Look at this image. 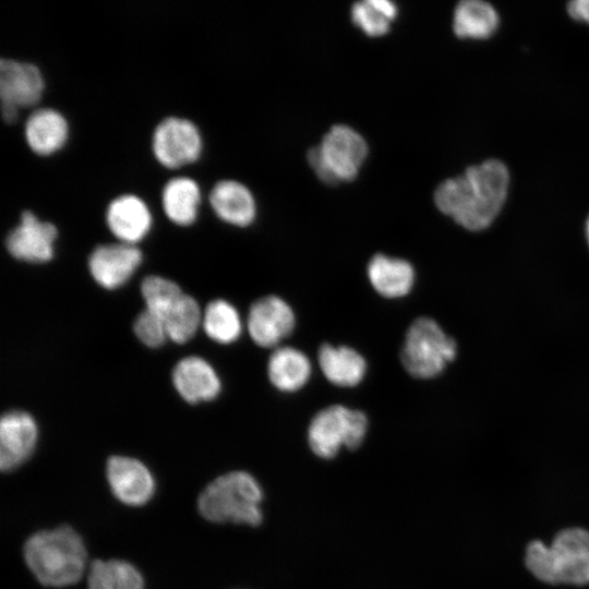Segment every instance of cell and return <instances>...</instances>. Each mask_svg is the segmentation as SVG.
I'll list each match as a JSON object with an SVG mask.
<instances>
[{
  "instance_id": "cell-28",
  "label": "cell",
  "mask_w": 589,
  "mask_h": 589,
  "mask_svg": "<svg viewBox=\"0 0 589 589\" xmlns=\"http://www.w3.org/2000/svg\"><path fill=\"white\" fill-rule=\"evenodd\" d=\"M141 293L145 302V309L164 318L184 292L175 281L151 275L143 279Z\"/></svg>"
},
{
  "instance_id": "cell-26",
  "label": "cell",
  "mask_w": 589,
  "mask_h": 589,
  "mask_svg": "<svg viewBox=\"0 0 589 589\" xmlns=\"http://www.w3.org/2000/svg\"><path fill=\"white\" fill-rule=\"evenodd\" d=\"M202 315L197 301L183 293L163 318L168 339L176 344L189 341L202 325Z\"/></svg>"
},
{
  "instance_id": "cell-12",
  "label": "cell",
  "mask_w": 589,
  "mask_h": 589,
  "mask_svg": "<svg viewBox=\"0 0 589 589\" xmlns=\"http://www.w3.org/2000/svg\"><path fill=\"white\" fill-rule=\"evenodd\" d=\"M142 262V252L135 244L116 242L99 244L88 256L93 279L105 289L123 286Z\"/></svg>"
},
{
  "instance_id": "cell-22",
  "label": "cell",
  "mask_w": 589,
  "mask_h": 589,
  "mask_svg": "<svg viewBox=\"0 0 589 589\" xmlns=\"http://www.w3.org/2000/svg\"><path fill=\"white\" fill-rule=\"evenodd\" d=\"M200 196V188L195 180L178 176L165 183L161 191V203L171 221L180 226H188L196 218Z\"/></svg>"
},
{
  "instance_id": "cell-9",
  "label": "cell",
  "mask_w": 589,
  "mask_h": 589,
  "mask_svg": "<svg viewBox=\"0 0 589 589\" xmlns=\"http://www.w3.org/2000/svg\"><path fill=\"white\" fill-rule=\"evenodd\" d=\"M152 149L157 160L167 167H178L195 160L202 149L197 127L189 119L169 116L155 127Z\"/></svg>"
},
{
  "instance_id": "cell-2",
  "label": "cell",
  "mask_w": 589,
  "mask_h": 589,
  "mask_svg": "<svg viewBox=\"0 0 589 589\" xmlns=\"http://www.w3.org/2000/svg\"><path fill=\"white\" fill-rule=\"evenodd\" d=\"M86 549L79 533L69 526L43 530L24 545V558L44 586L65 587L77 582L86 566Z\"/></svg>"
},
{
  "instance_id": "cell-27",
  "label": "cell",
  "mask_w": 589,
  "mask_h": 589,
  "mask_svg": "<svg viewBox=\"0 0 589 589\" xmlns=\"http://www.w3.org/2000/svg\"><path fill=\"white\" fill-rule=\"evenodd\" d=\"M396 14L395 3L387 0L360 1L351 8L352 22L369 36L386 34Z\"/></svg>"
},
{
  "instance_id": "cell-23",
  "label": "cell",
  "mask_w": 589,
  "mask_h": 589,
  "mask_svg": "<svg viewBox=\"0 0 589 589\" xmlns=\"http://www.w3.org/2000/svg\"><path fill=\"white\" fill-rule=\"evenodd\" d=\"M498 15L484 1L465 0L454 12V32L460 38H488L497 28Z\"/></svg>"
},
{
  "instance_id": "cell-17",
  "label": "cell",
  "mask_w": 589,
  "mask_h": 589,
  "mask_svg": "<svg viewBox=\"0 0 589 589\" xmlns=\"http://www.w3.org/2000/svg\"><path fill=\"white\" fill-rule=\"evenodd\" d=\"M366 274L373 289L389 299L407 296L416 280L411 263L385 254L372 256L366 266Z\"/></svg>"
},
{
  "instance_id": "cell-8",
  "label": "cell",
  "mask_w": 589,
  "mask_h": 589,
  "mask_svg": "<svg viewBox=\"0 0 589 589\" xmlns=\"http://www.w3.org/2000/svg\"><path fill=\"white\" fill-rule=\"evenodd\" d=\"M44 91V77L32 62L0 59L1 112L5 121L16 118L19 107L35 105Z\"/></svg>"
},
{
  "instance_id": "cell-19",
  "label": "cell",
  "mask_w": 589,
  "mask_h": 589,
  "mask_svg": "<svg viewBox=\"0 0 589 589\" xmlns=\"http://www.w3.org/2000/svg\"><path fill=\"white\" fill-rule=\"evenodd\" d=\"M209 203L219 218L235 226L245 227L256 214L251 191L236 180H220L209 192Z\"/></svg>"
},
{
  "instance_id": "cell-3",
  "label": "cell",
  "mask_w": 589,
  "mask_h": 589,
  "mask_svg": "<svg viewBox=\"0 0 589 589\" xmlns=\"http://www.w3.org/2000/svg\"><path fill=\"white\" fill-rule=\"evenodd\" d=\"M525 563L536 578L546 584H589V531L578 527L563 529L550 545L531 541Z\"/></svg>"
},
{
  "instance_id": "cell-30",
  "label": "cell",
  "mask_w": 589,
  "mask_h": 589,
  "mask_svg": "<svg viewBox=\"0 0 589 589\" xmlns=\"http://www.w3.org/2000/svg\"><path fill=\"white\" fill-rule=\"evenodd\" d=\"M568 13L577 21L589 23V0H575L569 2Z\"/></svg>"
},
{
  "instance_id": "cell-29",
  "label": "cell",
  "mask_w": 589,
  "mask_h": 589,
  "mask_svg": "<svg viewBox=\"0 0 589 589\" xmlns=\"http://www.w3.org/2000/svg\"><path fill=\"white\" fill-rule=\"evenodd\" d=\"M133 330L137 339L146 347H160L168 339L163 318L146 309L136 316Z\"/></svg>"
},
{
  "instance_id": "cell-5",
  "label": "cell",
  "mask_w": 589,
  "mask_h": 589,
  "mask_svg": "<svg viewBox=\"0 0 589 589\" xmlns=\"http://www.w3.org/2000/svg\"><path fill=\"white\" fill-rule=\"evenodd\" d=\"M457 353L456 341L440 324L426 316L416 318L407 329L400 361L411 376L420 380L440 375Z\"/></svg>"
},
{
  "instance_id": "cell-25",
  "label": "cell",
  "mask_w": 589,
  "mask_h": 589,
  "mask_svg": "<svg viewBox=\"0 0 589 589\" xmlns=\"http://www.w3.org/2000/svg\"><path fill=\"white\" fill-rule=\"evenodd\" d=\"M140 572L121 560L94 561L88 570L87 589H143Z\"/></svg>"
},
{
  "instance_id": "cell-11",
  "label": "cell",
  "mask_w": 589,
  "mask_h": 589,
  "mask_svg": "<svg viewBox=\"0 0 589 589\" xmlns=\"http://www.w3.org/2000/svg\"><path fill=\"white\" fill-rule=\"evenodd\" d=\"M57 235L52 223L40 220L34 213L24 209L20 223L8 233L5 247L16 260L45 263L53 256Z\"/></svg>"
},
{
  "instance_id": "cell-20",
  "label": "cell",
  "mask_w": 589,
  "mask_h": 589,
  "mask_svg": "<svg viewBox=\"0 0 589 589\" xmlns=\"http://www.w3.org/2000/svg\"><path fill=\"white\" fill-rule=\"evenodd\" d=\"M312 374V363L301 350L283 346L273 350L267 361L271 384L283 393H294L306 385Z\"/></svg>"
},
{
  "instance_id": "cell-4",
  "label": "cell",
  "mask_w": 589,
  "mask_h": 589,
  "mask_svg": "<svg viewBox=\"0 0 589 589\" xmlns=\"http://www.w3.org/2000/svg\"><path fill=\"white\" fill-rule=\"evenodd\" d=\"M263 494L257 481L245 471H232L212 481L200 494V514L213 522L257 526Z\"/></svg>"
},
{
  "instance_id": "cell-15",
  "label": "cell",
  "mask_w": 589,
  "mask_h": 589,
  "mask_svg": "<svg viewBox=\"0 0 589 589\" xmlns=\"http://www.w3.org/2000/svg\"><path fill=\"white\" fill-rule=\"evenodd\" d=\"M171 376L176 390L189 404L213 400L221 390L216 370L199 356H188L178 361Z\"/></svg>"
},
{
  "instance_id": "cell-14",
  "label": "cell",
  "mask_w": 589,
  "mask_h": 589,
  "mask_svg": "<svg viewBox=\"0 0 589 589\" xmlns=\"http://www.w3.org/2000/svg\"><path fill=\"white\" fill-rule=\"evenodd\" d=\"M106 470L111 491L122 503L140 506L152 497L155 490L154 479L140 460L127 456H111Z\"/></svg>"
},
{
  "instance_id": "cell-7",
  "label": "cell",
  "mask_w": 589,
  "mask_h": 589,
  "mask_svg": "<svg viewBox=\"0 0 589 589\" xmlns=\"http://www.w3.org/2000/svg\"><path fill=\"white\" fill-rule=\"evenodd\" d=\"M368 431L364 412L344 405H330L321 409L311 420L308 442L312 452L321 458H333L341 447L358 448Z\"/></svg>"
},
{
  "instance_id": "cell-6",
  "label": "cell",
  "mask_w": 589,
  "mask_h": 589,
  "mask_svg": "<svg viewBox=\"0 0 589 589\" xmlns=\"http://www.w3.org/2000/svg\"><path fill=\"white\" fill-rule=\"evenodd\" d=\"M366 155L363 136L348 125L336 124L320 146L309 151L308 160L323 182L335 184L354 179Z\"/></svg>"
},
{
  "instance_id": "cell-10",
  "label": "cell",
  "mask_w": 589,
  "mask_h": 589,
  "mask_svg": "<svg viewBox=\"0 0 589 589\" xmlns=\"http://www.w3.org/2000/svg\"><path fill=\"white\" fill-rule=\"evenodd\" d=\"M292 308L278 296H265L252 303L247 316L251 339L263 348H277L294 329Z\"/></svg>"
},
{
  "instance_id": "cell-31",
  "label": "cell",
  "mask_w": 589,
  "mask_h": 589,
  "mask_svg": "<svg viewBox=\"0 0 589 589\" xmlns=\"http://www.w3.org/2000/svg\"><path fill=\"white\" fill-rule=\"evenodd\" d=\"M586 235H587V241H588V245H589V216H588L587 221H586Z\"/></svg>"
},
{
  "instance_id": "cell-18",
  "label": "cell",
  "mask_w": 589,
  "mask_h": 589,
  "mask_svg": "<svg viewBox=\"0 0 589 589\" xmlns=\"http://www.w3.org/2000/svg\"><path fill=\"white\" fill-rule=\"evenodd\" d=\"M317 363L326 380L339 387L359 385L368 369L364 357L344 345H322L317 352Z\"/></svg>"
},
{
  "instance_id": "cell-1",
  "label": "cell",
  "mask_w": 589,
  "mask_h": 589,
  "mask_svg": "<svg viewBox=\"0 0 589 589\" xmlns=\"http://www.w3.org/2000/svg\"><path fill=\"white\" fill-rule=\"evenodd\" d=\"M508 183L506 166L497 159H490L442 182L434 201L437 208L458 225L478 231L489 227L500 213Z\"/></svg>"
},
{
  "instance_id": "cell-24",
  "label": "cell",
  "mask_w": 589,
  "mask_h": 589,
  "mask_svg": "<svg viewBox=\"0 0 589 589\" xmlns=\"http://www.w3.org/2000/svg\"><path fill=\"white\" fill-rule=\"evenodd\" d=\"M202 327L208 338L223 345L238 340L243 329L238 310L224 299L207 303L202 315Z\"/></svg>"
},
{
  "instance_id": "cell-16",
  "label": "cell",
  "mask_w": 589,
  "mask_h": 589,
  "mask_svg": "<svg viewBox=\"0 0 589 589\" xmlns=\"http://www.w3.org/2000/svg\"><path fill=\"white\" fill-rule=\"evenodd\" d=\"M106 223L120 242L136 244L148 232L152 215L141 197L125 193L110 201L106 209Z\"/></svg>"
},
{
  "instance_id": "cell-21",
  "label": "cell",
  "mask_w": 589,
  "mask_h": 589,
  "mask_svg": "<svg viewBox=\"0 0 589 589\" xmlns=\"http://www.w3.org/2000/svg\"><path fill=\"white\" fill-rule=\"evenodd\" d=\"M68 121L55 108L40 107L33 110L24 124L25 139L36 153L46 155L60 148L67 141Z\"/></svg>"
},
{
  "instance_id": "cell-13",
  "label": "cell",
  "mask_w": 589,
  "mask_h": 589,
  "mask_svg": "<svg viewBox=\"0 0 589 589\" xmlns=\"http://www.w3.org/2000/svg\"><path fill=\"white\" fill-rule=\"evenodd\" d=\"M38 430L34 418L23 410H11L0 421V468L9 472L33 453Z\"/></svg>"
}]
</instances>
